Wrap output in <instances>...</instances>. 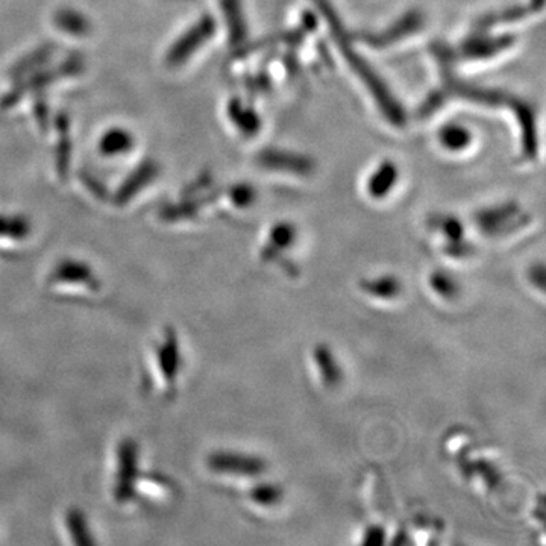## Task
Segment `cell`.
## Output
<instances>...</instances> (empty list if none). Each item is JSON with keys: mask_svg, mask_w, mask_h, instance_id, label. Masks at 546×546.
Masks as SVG:
<instances>
[{"mask_svg": "<svg viewBox=\"0 0 546 546\" xmlns=\"http://www.w3.org/2000/svg\"><path fill=\"white\" fill-rule=\"evenodd\" d=\"M428 287L442 301H455L462 293L457 278L446 270L436 269L428 275Z\"/></svg>", "mask_w": 546, "mask_h": 546, "instance_id": "2e32d148", "label": "cell"}, {"mask_svg": "<svg viewBox=\"0 0 546 546\" xmlns=\"http://www.w3.org/2000/svg\"><path fill=\"white\" fill-rule=\"evenodd\" d=\"M134 145V139L125 129H111L101 140V151L105 155L125 154Z\"/></svg>", "mask_w": 546, "mask_h": 546, "instance_id": "ffe728a7", "label": "cell"}, {"mask_svg": "<svg viewBox=\"0 0 546 546\" xmlns=\"http://www.w3.org/2000/svg\"><path fill=\"white\" fill-rule=\"evenodd\" d=\"M139 475V449L132 440L120 443L117 449V471L114 481V499L119 504H128L135 496V481Z\"/></svg>", "mask_w": 546, "mask_h": 546, "instance_id": "3957f363", "label": "cell"}, {"mask_svg": "<svg viewBox=\"0 0 546 546\" xmlns=\"http://www.w3.org/2000/svg\"><path fill=\"white\" fill-rule=\"evenodd\" d=\"M258 161L266 169L296 173V175H308L314 167L310 158L302 157V155L295 154V152L278 151V149L264 151Z\"/></svg>", "mask_w": 546, "mask_h": 546, "instance_id": "9c48e42d", "label": "cell"}, {"mask_svg": "<svg viewBox=\"0 0 546 546\" xmlns=\"http://www.w3.org/2000/svg\"><path fill=\"white\" fill-rule=\"evenodd\" d=\"M208 468L220 475L231 477L255 478L264 474L266 460L260 455L237 451H216L208 455Z\"/></svg>", "mask_w": 546, "mask_h": 546, "instance_id": "7a4b0ae2", "label": "cell"}, {"mask_svg": "<svg viewBox=\"0 0 546 546\" xmlns=\"http://www.w3.org/2000/svg\"><path fill=\"white\" fill-rule=\"evenodd\" d=\"M361 293L378 301H395L402 295V281L392 273H384L377 277L361 278L358 283Z\"/></svg>", "mask_w": 546, "mask_h": 546, "instance_id": "7c38bea8", "label": "cell"}, {"mask_svg": "<svg viewBox=\"0 0 546 546\" xmlns=\"http://www.w3.org/2000/svg\"><path fill=\"white\" fill-rule=\"evenodd\" d=\"M399 172L398 167L392 161H384L380 166L375 169V172L369 176L368 179V193L372 199L387 198L389 193L395 189L396 182H398Z\"/></svg>", "mask_w": 546, "mask_h": 546, "instance_id": "5bb4252c", "label": "cell"}, {"mask_svg": "<svg viewBox=\"0 0 546 546\" xmlns=\"http://www.w3.org/2000/svg\"><path fill=\"white\" fill-rule=\"evenodd\" d=\"M436 228H439L448 246L465 249V226L457 217H440L436 222Z\"/></svg>", "mask_w": 546, "mask_h": 546, "instance_id": "7402d4cb", "label": "cell"}, {"mask_svg": "<svg viewBox=\"0 0 546 546\" xmlns=\"http://www.w3.org/2000/svg\"><path fill=\"white\" fill-rule=\"evenodd\" d=\"M66 525L76 545H91V543L95 542V540L91 539L87 519H85L84 513L81 510H70L66 516Z\"/></svg>", "mask_w": 546, "mask_h": 546, "instance_id": "44dd1931", "label": "cell"}, {"mask_svg": "<svg viewBox=\"0 0 546 546\" xmlns=\"http://www.w3.org/2000/svg\"><path fill=\"white\" fill-rule=\"evenodd\" d=\"M424 26V16L419 11H408L399 17L389 28L374 34H363L360 40L375 48H387L398 41L404 40L408 35L416 34Z\"/></svg>", "mask_w": 546, "mask_h": 546, "instance_id": "5b68a950", "label": "cell"}, {"mask_svg": "<svg viewBox=\"0 0 546 546\" xmlns=\"http://www.w3.org/2000/svg\"><path fill=\"white\" fill-rule=\"evenodd\" d=\"M296 239H298V230H296V226L293 223H275L269 230L266 246L261 251V258L266 263H270V261L275 260V257H278L280 252L292 248L295 245Z\"/></svg>", "mask_w": 546, "mask_h": 546, "instance_id": "4fadbf2b", "label": "cell"}, {"mask_svg": "<svg viewBox=\"0 0 546 546\" xmlns=\"http://www.w3.org/2000/svg\"><path fill=\"white\" fill-rule=\"evenodd\" d=\"M31 226L23 217L0 216V237L20 240L28 237Z\"/></svg>", "mask_w": 546, "mask_h": 546, "instance_id": "603a6c76", "label": "cell"}, {"mask_svg": "<svg viewBox=\"0 0 546 546\" xmlns=\"http://www.w3.org/2000/svg\"><path fill=\"white\" fill-rule=\"evenodd\" d=\"M254 199V189L251 186H246V184L234 187L233 192H231V201L239 208L249 207L254 202Z\"/></svg>", "mask_w": 546, "mask_h": 546, "instance_id": "d4e9b609", "label": "cell"}, {"mask_svg": "<svg viewBox=\"0 0 546 546\" xmlns=\"http://www.w3.org/2000/svg\"><path fill=\"white\" fill-rule=\"evenodd\" d=\"M284 489L277 483H258L249 490V501L255 506L272 509L283 503Z\"/></svg>", "mask_w": 546, "mask_h": 546, "instance_id": "ac0fdd59", "label": "cell"}, {"mask_svg": "<svg viewBox=\"0 0 546 546\" xmlns=\"http://www.w3.org/2000/svg\"><path fill=\"white\" fill-rule=\"evenodd\" d=\"M228 113H230L233 122L239 126L240 131L245 132V134L254 135V132L260 129V117L257 116L254 110L245 107L240 102H231Z\"/></svg>", "mask_w": 546, "mask_h": 546, "instance_id": "d6986e66", "label": "cell"}, {"mask_svg": "<svg viewBox=\"0 0 546 546\" xmlns=\"http://www.w3.org/2000/svg\"><path fill=\"white\" fill-rule=\"evenodd\" d=\"M214 31H216V22L213 17H202L195 26H192L186 34L175 41L167 54L166 63L172 67L186 63L199 48H202L213 37Z\"/></svg>", "mask_w": 546, "mask_h": 546, "instance_id": "277c9868", "label": "cell"}, {"mask_svg": "<svg viewBox=\"0 0 546 546\" xmlns=\"http://www.w3.org/2000/svg\"><path fill=\"white\" fill-rule=\"evenodd\" d=\"M57 23L61 29L70 32V34H82L85 31L84 17L79 16L75 11H63L58 14Z\"/></svg>", "mask_w": 546, "mask_h": 546, "instance_id": "cb8c5ba5", "label": "cell"}, {"mask_svg": "<svg viewBox=\"0 0 546 546\" xmlns=\"http://www.w3.org/2000/svg\"><path fill=\"white\" fill-rule=\"evenodd\" d=\"M522 216L521 207L515 202L495 205V207L484 208L477 214L478 228L486 236H499L507 233L512 228L513 222H518Z\"/></svg>", "mask_w": 546, "mask_h": 546, "instance_id": "8992f818", "label": "cell"}, {"mask_svg": "<svg viewBox=\"0 0 546 546\" xmlns=\"http://www.w3.org/2000/svg\"><path fill=\"white\" fill-rule=\"evenodd\" d=\"M157 176V166L152 161L143 163L139 169L135 170L125 184L120 187L119 193H117V202L119 204H125L129 199L134 198L140 190L145 189L149 182Z\"/></svg>", "mask_w": 546, "mask_h": 546, "instance_id": "9a60e30c", "label": "cell"}, {"mask_svg": "<svg viewBox=\"0 0 546 546\" xmlns=\"http://www.w3.org/2000/svg\"><path fill=\"white\" fill-rule=\"evenodd\" d=\"M515 43L513 35H487L486 32L469 37L463 43L462 54L468 60H489L504 51Z\"/></svg>", "mask_w": 546, "mask_h": 546, "instance_id": "52a82bcc", "label": "cell"}, {"mask_svg": "<svg viewBox=\"0 0 546 546\" xmlns=\"http://www.w3.org/2000/svg\"><path fill=\"white\" fill-rule=\"evenodd\" d=\"M51 284H64V286H84L96 290L99 287L95 273L90 266L81 261L66 260L55 267L51 275Z\"/></svg>", "mask_w": 546, "mask_h": 546, "instance_id": "ba28073f", "label": "cell"}, {"mask_svg": "<svg viewBox=\"0 0 546 546\" xmlns=\"http://www.w3.org/2000/svg\"><path fill=\"white\" fill-rule=\"evenodd\" d=\"M311 360L317 369L319 380L325 387H337L343 380V369L330 345L317 343L311 349Z\"/></svg>", "mask_w": 546, "mask_h": 546, "instance_id": "30bf717a", "label": "cell"}, {"mask_svg": "<svg viewBox=\"0 0 546 546\" xmlns=\"http://www.w3.org/2000/svg\"><path fill=\"white\" fill-rule=\"evenodd\" d=\"M530 280L531 283L539 286L540 290L545 289V267H543L542 263H540L539 266L531 267Z\"/></svg>", "mask_w": 546, "mask_h": 546, "instance_id": "4316f807", "label": "cell"}, {"mask_svg": "<svg viewBox=\"0 0 546 546\" xmlns=\"http://www.w3.org/2000/svg\"><path fill=\"white\" fill-rule=\"evenodd\" d=\"M361 543H364V545H383V543H386V530L380 525L369 527L366 533L363 534Z\"/></svg>", "mask_w": 546, "mask_h": 546, "instance_id": "484cf974", "label": "cell"}, {"mask_svg": "<svg viewBox=\"0 0 546 546\" xmlns=\"http://www.w3.org/2000/svg\"><path fill=\"white\" fill-rule=\"evenodd\" d=\"M157 361L164 381L169 386H173L181 369V354H179L178 337L175 331L166 330L164 333L163 342L157 349Z\"/></svg>", "mask_w": 546, "mask_h": 546, "instance_id": "8fae6325", "label": "cell"}, {"mask_svg": "<svg viewBox=\"0 0 546 546\" xmlns=\"http://www.w3.org/2000/svg\"><path fill=\"white\" fill-rule=\"evenodd\" d=\"M313 2L319 7V10L322 11L325 19H327L331 32H333V38L334 41H336L337 48L342 52L346 63L354 70L355 75L360 78V81L368 87L369 93H371L374 101L377 102L378 108H380L383 116L386 117L392 125L402 128V126L405 125V122H407L404 108L396 101L395 95L390 91V88H387L386 82H384L383 79L377 75V72L366 63V60L355 51L354 46H352L351 41H349L348 35H346L342 22H340L336 11H334L333 5L330 4V0H313Z\"/></svg>", "mask_w": 546, "mask_h": 546, "instance_id": "6da1fadb", "label": "cell"}, {"mask_svg": "<svg viewBox=\"0 0 546 546\" xmlns=\"http://www.w3.org/2000/svg\"><path fill=\"white\" fill-rule=\"evenodd\" d=\"M474 135L460 123H448L439 132V142L449 152H462L471 146Z\"/></svg>", "mask_w": 546, "mask_h": 546, "instance_id": "e0dca14e", "label": "cell"}]
</instances>
